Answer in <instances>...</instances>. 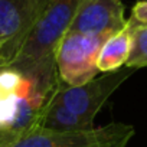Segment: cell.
<instances>
[{"instance_id":"obj_1","label":"cell","mask_w":147,"mask_h":147,"mask_svg":"<svg viewBox=\"0 0 147 147\" xmlns=\"http://www.w3.org/2000/svg\"><path fill=\"white\" fill-rule=\"evenodd\" d=\"M81 0H48L9 68L16 69L49 102L56 92L61 78L55 63L59 42L69 30Z\"/></svg>"},{"instance_id":"obj_2","label":"cell","mask_w":147,"mask_h":147,"mask_svg":"<svg viewBox=\"0 0 147 147\" xmlns=\"http://www.w3.org/2000/svg\"><path fill=\"white\" fill-rule=\"evenodd\" d=\"M134 133V127L124 123H111L71 133L35 127L16 134L5 147H127Z\"/></svg>"},{"instance_id":"obj_3","label":"cell","mask_w":147,"mask_h":147,"mask_svg":"<svg viewBox=\"0 0 147 147\" xmlns=\"http://www.w3.org/2000/svg\"><path fill=\"white\" fill-rule=\"evenodd\" d=\"M107 36L66 32L56 48L55 63L62 82L78 87L98 75V55Z\"/></svg>"},{"instance_id":"obj_4","label":"cell","mask_w":147,"mask_h":147,"mask_svg":"<svg viewBox=\"0 0 147 147\" xmlns=\"http://www.w3.org/2000/svg\"><path fill=\"white\" fill-rule=\"evenodd\" d=\"M134 71L136 69L125 66L121 71L95 77L94 80L78 87H69L61 81L52 100L94 127V118L98 111Z\"/></svg>"},{"instance_id":"obj_5","label":"cell","mask_w":147,"mask_h":147,"mask_svg":"<svg viewBox=\"0 0 147 147\" xmlns=\"http://www.w3.org/2000/svg\"><path fill=\"white\" fill-rule=\"evenodd\" d=\"M48 0H0V68L16 58Z\"/></svg>"},{"instance_id":"obj_6","label":"cell","mask_w":147,"mask_h":147,"mask_svg":"<svg viewBox=\"0 0 147 147\" xmlns=\"http://www.w3.org/2000/svg\"><path fill=\"white\" fill-rule=\"evenodd\" d=\"M125 26L121 0H81L68 32L110 38Z\"/></svg>"},{"instance_id":"obj_7","label":"cell","mask_w":147,"mask_h":147,"mask_svg":"<svg viewBox=\"0 0 147 147\" xmlns=\"http://www.w3.org/2000/svg\"><path fill=\"white\" fill-rule=\"evenodd\" d=\"M133 45V30L130 26H125L118 33L110 36L98 55L97 66L102 74L121 71L123 66H127L130 52Z\"/></svg>"},{"instance_id":"obj_8","label":"cell","mask_w":147,"mask_h":147,"mask_svg":"<svg viewBox=\"0 0 147 147\" xmlns=\"http://www.w3.org/2000/svg\"><path fill=\"white\" fill-rule=\"evenodd\" d=\"M40 127L48 128L51 131H58V133H71V131L94 128L92 125L87 124L82 118L72 114L68 108L53 101L52 98L42 110Z\"/></svg>"},{"instance_id":"obj_9","label":"cell","mask_w":147,"mask_h":147,"mask_svg":"<svg viewBox=\"0 0 147 147\" xmlns=\"http://www.w3.org/2000/svg\"><path fill=\"white\" fill-rule=\"evenodd\" d=\"M133 30V45L127 68L138 69L147 66V28L131 29Z\"/></svg>"},{"instance_id":"obj_10","label":"cell","mask_w":147,"mask_h":147,"mask_svg":"<svg viewBox=\"0 0 147 147\" xmlns=\"http://www.w3.org/2000/svg\"><path fill=\"white\" fill-rule=\"evenodd\" d=\"M25 77L13 68H0V98L15 97L19 94Z\"/></svg>"},{"instance_id":"obj_11","label":"cell","mask_w":147,"mask_h":147,"mask_svg":"<svg viewBox=\"0 0 147 147\" xmlns=\"http://www.w3.org/2000/svg\"><path fill=\"white\" fill-rule=\"evenodd\" d=\"M18 111V95L0 98V130H10Z\"/></svg>"},{"instance_id":"obj_12","label":"cell","mask_w":147,"mask_h":147,"mask_svg":"<svg viewBox=\"0 0 147 147\" xmlns=\"http://www.w3.org/2000/svg\"><path fill=\"white\" fill-rule=\"evenodd\" d=\"M127 26L131 29L147 28V0H140L133 6L131 15L127 19Z\"/></svg>"}]
</instances>
